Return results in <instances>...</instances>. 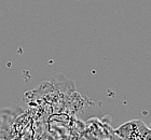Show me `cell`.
Instances as JSON below:
<instances>
[{"label":"cell","instance_id":"3","mask_svg":"<svg viewBox=\"0 0 151 140\" xmlns=\"http://www.w3.org/2000/svg\"><path fill=\"white\" fill-rule=\"evenodd\" d=\"M150 127H151V123H150Z\"/></svg>","mask_w":151,"mask_h":140},{"label":"cell","instance_id":"2","mask_svg":"<svg viewBox=\"0 0 151 140\" xmlns=\"http://www.w3.org/2000/svg\"><path fill=\"white\" fill-rule=\"evenodd\" d=\"M11 122L8 116H0V140H10Z\"/></svg>","mask_w":151,"mask_h":140},{"label":"cell","instance_id":"1","mask_svg":"<svg viewBox=\"0 0 151 140\" xmlns=\"http://www.w3.org/2000/svg\"><path fill=\"white\" fill-rule=\"evenodd\" d=\"M116 134L122 140H151V127L142 120H132L120 125Z\"/></svg>","mask_w":151,"mask_h":140}]
</instances>
